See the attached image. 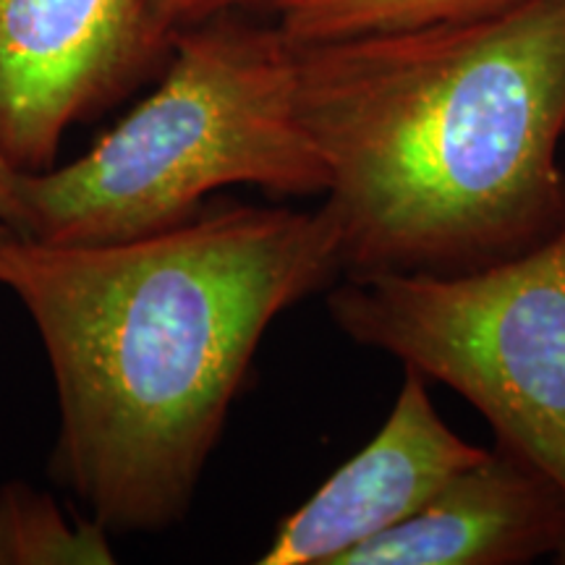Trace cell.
Returning a JSON list of instances; mask_svg holds the SVG:
<instances>
[{
	"label": "cell",
	"instance_id": "cell-10",
	"mask_svg": "<svg viewBox=\"0 0 565 565\" xmlns=\"http://www.w3.org/2000/svg\"><path fill=\"white\" fill-rule=\"evenodd\" d=\"M238 3L244 0H141L147 53L158 51L162 42L179 34L183 26L200 24Z\"/></svg>",
	"mask_w": 565,
	"mask_h": 565
},
{
	"label": "cell",
	"instance_id": "cell-6",
	"mask_svg": "<svg viewBox=\"0 0 565 565\" xmlns=\"http://www.w3.org/2000/svg\"><path fill=\"white\" fill-rule=\"evenodd\" d=\"M487 448L458 437L435 412L424 374L404 385L377 435L288 515L263 565H338L345 553L419 513Z\"/></svg>",
	"mask_w": 565,
	"mask_h": 565
},
{
	"label": "cell",
	"instance_id": "cell-5",
	"mask_svg": "<svg viewBox=\"0 0 565 565\" xmlns=\"http://www.w3.org/2000/svg\"><path fill=\"white\" fill-rule=\"evenodd\" d=\"M141 55V0H0V141L11 160L51 168L68 126Z\"/></svg>",
	"mask_w": 565,
	"mask_h": 565
},
{
	"label": "cell",
	"instance_id": "cell-11",
	"mask_svg": "<svg viewBox=\"0 0 565 565\" xmlns=\"http://www.w3.org/2000/svg\"><path fill=\"white\" fill-rule=\"evenodd\" d=\"M24 173L0 141V225L30 236V207L24 196Z\"/></svg>",
	"mask_w": 565,
	"mask_h": 565
},
{
	"label": "cell",
	"instance_id": "cell-12",
	"mask_svg": "<svg viewBox=\"0 0 565 565\" xmlns=\"http://www.w3.org/2000/svg\"><path fill=\"white\" fill-rule=\"evenodd\" d=\"M21 233L0 225V286H9L13 273V259H17V249L21 242Z\"/></svg>",
	"mask_w": 565,
	"mask_h": 565
},
{
	"label": "cell",
	"instance_id": "cell-3",
	"mask_svg": "<svg viewBox=\"0 0 565 565\" xmlns=\"http://www.w3.org/2000/svg\"><path fill=\"white\" fill-rule=\"evenodd\" d=\"M173 45L160 87L89 152L24 173L26 238L129 242L242 183L280 196L328 192V166L299 113L296 47L278 26L221 21L181 30Z\"/></svg>",
	"mask_w": 565,
	"mask_h": 565
},
{
	"label": "cell",
	"instance_id": "cell-2",
	"mask_svg": "<svg viewBox=\"0 0 565 565\" xmlns=\"http://www.w3.org/2000/svg\"><path fill=\"white\" fill-rule=\"evenodd\" d=\"M296 47L343 275H461L565 225V0Z\"/></svg>",
	"mask_w": 565,
	"mask_h": 565
},
{
	"label": "cell",
	"instance_id": "cell-1",
	"mask_svg": "<svg viewBox=\"0 0 565 565\" xmlns=\"http://www.w3.org/2000/svg\"><path fill=\"white\" fill-rule=\"evenodd\" d=\"M341 278L322 207H225L108 244L21 238L9 286L58 395L53 471L110 534L192 505L267 328Z\"/></svg>",
	"mask_w": 565,
	"mask_h": 565
},
{
	"label": "cell",
	"instance_id": "cell-4",
	"mask_svg": "<svg viewBox=\"0 0 565 565\" xmlns=\"http://www.w3.org/2000/svg\"><path fill=\"white\" fill-rule=\"evenodd\" d=\"M328 312L351 341L463 395L565 494V225L475 273L343 275Z\"/></svg>",
	"mask_w": 565,
	"mask_h": 565
},
{
	"label": "cell",
	"instance_id": "cell-7",
	"mask_svg": "<svg viewBox=\"0 0 565 565\" xmlns=\"http://www.w3.org/2000/svg\"><path fill=\"white\" fill-rule=\"evenodd\" d=\"M547 555L565 561V494L498 445L338 565H521Z\"/></svg>",
	"mask_w": 565,
	"mask_h": 565
},
{
	"label": "cell",
	"instance_id": "cell-8",
	"mask_svg": "<svg viewBox=\"0 0 565 565\" xmlns=\"http://www.w3.org/2000/svg\"><path fill=\"white\" fill-rule=\"evenodd\" d=\"M282 38L312 45L359 34L456 24L500 13L524 0H267Z\"/></svg>",
	"mask_w": 565,
	"mask_h": 565
},
{
	"label": "cell",
	"instance_id": "cell-9",
	"mask_svg": "<svg viewBox=\"0 0 565 565\" xmlns=\"http://www.w3.org/2000/svg\"><path fill=\"white\" fill-rule=\"evenodd\" d=\"M110 536L92 515L68 519L30 484L0 487V565H108Z\"/></svg>",
	"mask_w": 565,
	"mask_h": 565
}]
</instances>
